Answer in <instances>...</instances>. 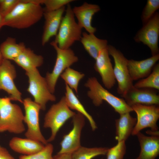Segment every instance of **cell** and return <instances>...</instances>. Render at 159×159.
<instances>
[{"label": "cell", "instance_id": "obj_10", "mask_svg": "<svg viewBox=\"0 0 159 159\" xmlns=\"http://www.w3.org/2000/svg\"><path fill=\"white\" fill-rule=\"evenodd\" d=\"M136 114V124L131 135H136L143 129L150 128L153 131H158L157 122L159 118L158 105H144L136 104L131 107Z\"/></svg>", "mask_w": 159, "mask_h": 159}, {"label": "cell", "instance_id": "obj_14", "mask_svg": "<svg viewBox=\"0 0 159 159\" xmlns=\"http://www.w3.org/2000/svg\"><path fill=\"white\" fill-rule=\"evenodd\" d=\"M130 106L136 104L158 105L159 96L153 89L138 88L133 85L122 97Z\"/></svg>", "mask_w": 159, "mask_h": 159}, {"label": "cell", "instance_id": "obj_27", "mask_svg": "<svg viewBox=\"0 0 159 159\" xmlns=\"http://www.w3.org/2000/svg\"><path fill=\"white\" fill-rule=\"evenodd\" d=\"M138 88L159 90V64H156L150 74L145 78L140 80L134 85Z\"/></svg>", "mask_w": 159, "mask_h": 159}, {"label": "cell", "instance_id": "obj_35", "mask_svg": "<svg viewBox=\"0 0 159 159\" xmlns=\"http://www.w3.org/2000/svg\"><path fill=\"white\" fill-rule=\"evenodd\" d=\"M71 153L58 154L53 157L54 159H72Z\"/></svg>", "mask_w": 159, "mask_h": 159}, {"label": "cell", "instance_id": "obj_21", "mask_svg": "<svg viewBox=\"0 0 159 159\" xmlns=\"http://www.w3.org/2000/svg\"><path fill=\"white\" fill-rule=\"evenodd\" d=\"M120 117L115 120V139L117 141H125L132 134L137 121L130 112L120 114Z\"/></svg>", "mask_w": 159, "mask_h": 159}, {"label": "cell", "instance_id": "obj_25", "mask_svg": "<svg viewBox=\"0 0 159 159\" xmlns=\"http://www.w3.org/2000/svg\"><path fill=\"white\" fill-rule=\"evenodd\" d=\"M26 47L23 42L17 43L16 39L8 37L0 45L3 59L13 60L17 57Z\"/></svg>", "mask_w": 159, "mask_h": 159}, {"label": "cell", "instance_id": "obj_13", "mask_svg": "<svg viewBox=\"0 0 159 159\" xmlns=\"http://www.w3.org/2000/svg\"><path fill=\"white\" fill-rule=\"evenodd\" d=\"M85 117L77 113L72 117L73 127L67 134L65 135L60 143L61 149L58 154L72 153L81 145V131L85 125Z\"/></svg>", "mask_w": 159, "mask_h": 159}, {"label": "cell", "instance_id": "obj_24", "mask_svg": "<svg viewBox=\"0 0 159 159\" xmlns=\"http://www.w3.org/2000/svg\"><path fill=\"white\" fill-rule=\"evenodd\" d=\"M65 96L66 103L70 109L74 110L86 118L89 122L92 130L97 128V125L92 116L87 111L85 107L71 89L65 84Z\"/></svg>", "mask_w": 159, "mask_h": 159}, {"label": "cell", "instance_id": "obj_36", "mask_svg": "<svg viewBox=\"0 0 159 159\" xmlns=\"http://www.w3.org/2000/svg\"><path fill=\"white\" fill-rule=\"evenodd\" d=\"M146 132L150 135V136L159 137V132L158 131H153L151 130H148Z\"/></svg>", "mask_w": 159, "mask_h": 159}, {"label": "cell", "instance_id": "obj_15", "mask_svg": "<svg viewBox=\"0 0 159 159\" xmlns=\"http://www.w3.org/2000/svg\"><path fill=\"white\" fill-rule=\"evenodd\" d=\"M109 55L107 48L102 49L95 59L94 68L100 74L105 86L110 89L114 86L116 80Z\"/></svg>", "mask_w": 159, "mask_h": 159}, {"label": "cell", "instance_id": "obj_16", "mask_svg": "<svg viewBox=\"0 0 159 159\" xmlns=\"http://www.w3.org/2000/svg\"><path fill=\"white\" fill-rule=\"evenodd\" d=\"M99 6L95 4L85 2L82 5L75 6L72 8L75 17L77 20V23L82 29H85L89 34H94L96 28L92 26L93 16L100 10Z\"/></svg>", "mask_w": 159, "mask_h": 159}, {"label": "cell", "instance_id": "obj_26", "mask_svg": "<svg viewBox=\"0 0 159 159\" xmlns=\"http://www.w3.org/2000/svg\"><path fill=\"white\" fill-rule=\"evenodd\" d=\"M108 148L106 147L88 148L81 146L72 153V159H92L98 155H106Z\"/></svg>", "mask_w": 159, "mask_h": 159}, {"label": "cell", "instance_id": "obj_2", "mask_svg": "<svg viewBox=\"0 0 159 159\" xmlns=\"http://www.w3.org/2000/svg\"><path fill=\"white\" fill-rule=\"evenodd\" d=\"M11 101L9 97H0V132L20 134L25 130L24 115L20 107Z\"/></svg>", "mask_w": 159, "mask_h": 159}, {"label": "cell", "instance_id": "obj_7", "mask_svg": "<svg viewBox=\"0 0 159 159\" xmlns=\"http://www.w3.org/2000/svg\"><path fill=\"white\" fill-rule=\"evenodd\" d=\"M29 79L28 87L27 89L33 97L34 101L44 110L47 103L56 100L55 96L50 92L45 78L40 75L37 69L26 72Z\"/></svg>", "mask_w": 159, "mask_h": 159}, {"label": "cell", "instance_id": "obj_18", "mask_svg": "<svg viewBox=\"0 0 159 159\" xmlns=\"http://www.w3.org/2000/svg\"><path fill=\"white\" fill-rule=\"evenodd\" d=\"M159 59V54L141 60L128 59L127 67L132 80L133 81L148 77Z\"/></svg>", "mask_w": 159, "mask_h": 159}, {"label": "cell", "instance_id": "obj_28", "mask_svg": "<svg viewBox=\"0 0 159 159\" xmlns=\"http://www.w3.org/2000/svg\"><path fill=\"white\" fill-rule=\"evenodd\" d=\"M85 75L84 74L69 67L66 69L60 76L64 81L65 84L77 93L79 83Z\"/></svg>", "mask_w": 159, "mask_h": 159}, {"label": "cell", "instance_id": "obj_6", "mask_svg": "<svg viewBox=\"0 0 159 159\" xmlns=\"http://www.w3.org/2000/svg\"><path fill=\"white\" fill-rule=\"evenodd\" d=\"M50 44L56 52L57 58L52 72L47 73L45 79L50 92L53 94L57 81L61 74L66 69L77 62L78 58L70 48L61 49L54 41L51 42Z\"/></svg>", "mask_w": 159, "mask_h": 159}, {"label": "cell", "instance_id": "obj_1", "mask_svg": "<svg viewBox=\"0 0 159 159\" xmlns=\"http://www.w3.org/2000/svg\"><path fill=\"white\" fill-rule=\"evenodd\" d=\"M40 0H20L8 15L4 17V26L22 29L37 23L43 16Z\"/></svg>", "mask_w": 159, "mask_h": 159}, {"label": "cell", "instance_id": "obj_12", "mask_svg": "<svg viewBox=\"0 0 159 159\" xmlns=\"http://www.w3.org/2000/svg\"><path fill=\"white\" fill-rule=\"evenodd\" d=\"M15 67L10 60L3 59L0 64V90L6 92L11 100L23 103L21 93L16 87L14 80L16 77Z\"/></svg>", "mask_w": 159, "mask_h": 159}, {"label": "cell", "instance_id": "obj_33", "mask_svg": "<svg viewBox=\"0 0 159 159\" xmlns=\"http://www.w3.org/2000/svg\"><path fill=\"white\" fill-rule=\"evenodd\" d=\"M20 0H0V13L4 17L9 14Z\"/></svg>", "mask_w": 159, "mask_h": 159}, {"label": "cell", "instance_id": "obj_30", "mask_svg": "<svg viewBox=\"0 0 159 159\" xmlns=\"http://www.w3.org/2000/svg\"><path fill=\"white\" fill-rule=\"evenodd\" d=\"M54 147L53 145L48 143L40 151L28 155H22L19 159H54L52 156Z\"/></svg>", "mask_w": 159, "mask_h": 159}, {"label": "cell", "instance_id": "obj_9", "mask_svg": "<svg viewBox=\"0 0 159 159\" xmlns=\"http://www.w3.org/2000/svg\"><path fill=\"white\" fill-rule=\"evenodd\" d=\"M25 114L24 122L27 127L25 133L27 138L39 141L44 145L48 143L44 138L40 130L39 113L40 106L30 98H26L23 100Z\"/></svg>", "mask_w": 159, "mask_h": 159}, {"label": "cell", "instance_id": "obj_20", "mask_svg": "<svg viewBox=\"0 0 159 159\" xmlns=\"http://www.w3.org/2000/svg\"><path fill=\"white\" fill-rule=\"evenodd\" d=\"M9 145L14 151L25 155H31L43 149L44 145L41 142L29 138H13Z\"/></svg>", "mask_w": 159, "mask_h": 159}, {"label": "cell", "instance_id": "obj_22", "mask_svg": "<svg viewBox=\"0 0 159 159\" xmlns=\"http://www.w3.org/2000/svg\"><path fill=\"white\" fill-rule=\"evenodd\" d=\"M85 49L92 58L95 59L100 52L107 48V41L106 39L98 38L94 34L82 33L80 41Z\"/></svg>", "mask_w": 159, "mask_h": 159}, {"label": "cell", "instance_id": "obj_34", "mask_svg": "<svg viewBox=\"0 0 159 159\" xmlns=\"http://www.w3.org/2000/svg\"><path fill=\"white\" fill-rule=\"evenodd\" d=\"M0 159H15L6 148L0 145Z\"/></svg>", "mask_w": 159, "mask_h": 159}, {"label": "cell", "instance_id": "obj_29", "mask_svg": "<svg viewBox=\"0 0 159 159\" xmlns=\"http://www.w3.org/2000/svg\"><path fill=\"white\" fill-rule=\"evenodd\" d=\"M159 8V0H147L141 15V19L143 25L152 18Z\"/></svg>", "mask_w": 159, "mask_h": 159}, {"label": "cell", "instance_id": "obj_11", "mask_svg": "<svg viewBox=\"0 0 159 159\" xmlns=\"http://www.w3.org/2000/svg\"><path fill=\"white\" fill-rule=\"evenodd\" d=\"M159 14L156 12L138 32L134 39L142 42L150 49L152 56L159 54Z\"/></svg>", "mask_w": 159, "mask_h": 159}, {"label": "cell", "instance_id": "obj_37", "mask_svg": "<svg viewBox=\"0 0 159 159\" xmlns=\"http://www.w3.org/2000/svg\"><path fill=\"white\" fill-rule=\"evenodd\" d=\"M4 17L0 13V29L4 26Z\"/></svg>", "mask_w": 159, "mask_h": 159}, {"label": "cell", "instance_id": "obj_32", "mask_svg": "<svg viewBox=\"0 0 159 159\" xmlns=\"http://www.w3.org/2000/svg\"><path fill=\"white\" fill-rule=\"evenodd\" d=\"M74 1L73 0H42V4L45 5L44 11H56Z\"/></svg>", "mask_w": 159, "mask_h": 159}, {"label": "cell", "instance_id": "obj_19", "mask_svg": "<svg viewBox=\"0 0 159 159\" xmlns=\"http://www.w3.org/2000/svg\"><path fill=\"white\" fill-rule=\"evenodd\" d=\"M136 135L140 150L135 159H155L159 154V137L147 136L141 132Z\"/></svg>", "mask_w": 159, "mask_h": 159}, {"label": "cell", "instance_id": "obj_4", "mask_svg": "<svg viewBox=\"0 0 159 159\" xmlns=\"http://www.w3.org/2000/svg\"><path fill=\"white\" fill-rule=\"evenodd\" d=\"M65 13L54 41L62 49L70 48L75 42L80 41L82 34V29L76 21L70 4L67 5Z\"/></svg>", "mask_w": 159, "mask_h": 159}, {"label": "cell", "instance_id": "obj_38", "mask_svg": "<svg viewBox=\"0 0 159 159\" xmlns=\"http://www.w3.org/2000/svg\"><path fill=\"white\" fill-rule=\"evenodd\" d=\"M3 58L2 57L0 49V64H1L2 60L3 59Z\"/></svg>", "mask_w": 159, "mask_h": 159}, {"label": "cell", "instance_id": "obj_39", "mask_svg": "<svg viewBox=\"0 0 159 159\" xmlns=\"http://www.w3.org/2000/svg\"></svg>", "mask_w": 159, "mask_h": 159}, {"label": "cell", "instance_id": "obj_8", "mask_svg": "<svg viewBox=\"0 0 159 159\" xmlns=\"http://www.w3.org/2000/svg\"><path fill=\"white\" fill-rule=\"evenodd\" d=\"M107 48L109 55L112 57L114 62L113 73L118 83L117 92L122 97L133 86L128 69V59L114 46L108 45Z\"/></svg>", "mask_w": 159, "mask_h": 159}, {"label": "cell", "instance_id": "obj_31", "mask_svg": "<svg viewBox=\"0 0 159 159\" xmlns=\"http://www.w3.org/2000/svg\"><path fill=\"white\" fill-rule=\"evenodd\" d=\"M126 149L125 141L118 142L116 145L108 148L106 154L107 159H123Z\"/></svg>", "mask_w": 159, "mask_h": 159}, {"label": "cell", "instance_id": "obj_5", "mask_svg": "<svg viewBox=\"0 0 159 159\" xmlns=\"http://www.w3.org/2000/svg\"><path fill=\"white\" fill-rule=\"evenodd\" d=\"M75 114L67 106L64 96L51 106L45 115L43 125L44 127L51 130V136L47 140L48 143L54 140L60 128Z\"/></svg>", "mask_w": 159, "mask_h": 159}, {"label": "cell", "instance_id": "obj_23", "mask_svg": "<svg viewBox=\"0 0 159 159\" xmlns=\"http://www.w3.org/2000/svg\"><path fill=\"white\" fill-rule=\"evenodd\" d=\"M14 61L26 72L41 66L44 59L42 56L35 54L30 48L26 47Z\"/></svg>", "mask_w": 159, "mask_h": 159}, {"label": "cell", "instance_id": "obj_17", "mask_svg": "<svg viewBox=\"0 0 159 159\" xmlns=\"http://www.w3.org/2000/svg\"><path fill=\"white\" fill-rule=\"evenodd\" d=\"M66 8L64 6L58 10L44 11L43 16L45 21L42 37L41 44L44 46L58 32Z\"/></svg>", "mask_w": 159, "mask_h": 159}, {"label": "cell", "instance_id": "obj_3", "mask_svg": "<svg viewBox=\"0 0 159 159\" xmlns=\"http://www.w3.org/2000/svg\"><path fill=\"white\" fill-rule=\"evenodd\" d=\"M85 86L89 89L87 96L95 106H100L105 101L120 115L133 111L123 98L116 97L104 88L95 77L89 78Z\"/></svg>", "mask_w": 159, "mask_h": 159}]
</instances>
